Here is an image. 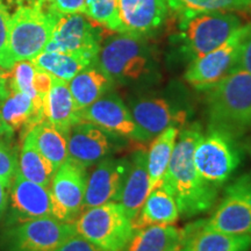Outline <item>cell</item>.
Masks as SVG:
<instances>
[{"label": "cell", "instance_id": "obj_2", "mask_svg": "<svg viewBox=\"0 0 251 251\" xmlns=\"http://www.w3.org/2000/svg\"><path fill=\"white\" fill-rule=\"evenodd\" d=\"M208 127L240 139L251 130V75L235 70L206 90Z\"/></svg>", "mask_w": 251, "mask_h": 251}, {"label": "cell", "instance_id": "obj_1", "mask_svg": "<svg viewBox=\"0 0 251 251\" xmlns=\"http://www.w3.org/2000/svg\"><path fill=\"white\" fill-rule=\"evenodd\" d=\"M178 135L161 187L174 197L181 216L193 218L215 205L219 188L206 183L194 166L193 152L202 135L201 126L192 124Z\"/></svg>", "mask_w": 251, "mask_h": 251}, {"label": "cell", "instance_id": "obj_32", "mask_svg": "<svg viewBox=\"0 0 251 251\" xmlns=\"http://www.w3.org/2000/svg\"><path fill=\"white\" fill-rule=\"evenodd\" d=\"M84 14L99 26L119 31V0H86Z\"/></svg>", "mask_w": 251, "mask_h": 251}, {"label": "cell", "instance_id": "obj_8", "mask_svg": "<svg viewBox=\"0 0 251 251\" xmlns=\"http://www.w3.org/2000/svg\"><path fill=\"white\" fill-rule=\"evenodd\" d=\"M76 234L74 224L42 218L5 226L0 251H52Z\"/></svg>", "mask_w": 251, "mask_h": 251}, {"label": "cell", "instance_id": "obj_33", "mask_svg": "<svg viewBox=\"0 0 251 251\" xmlns=\"http://www.w3.org/2000/svg\"><path fill=\"white\" fill-rule=\"evenodd\" d=\"M13 137L0 139V181L6 186H11L19 169L18 147L12 141Z\"/></svg>", "mask_w": 251, "mask_h": 251}, {"label": "cell", "instance_id": "obj_23", "mask_svg": "<svg viewBox=\"0 0 251 251\" xmlns=\"http://www.w3.org/2000/svg\"><path fill=\"white\" fill-rule=\"evenodd\" d=\"M68 84L79 112L105 96L114 85V83L96 64L84 69Z\"/></svg>", "mask_w": 251, "mask_h": 251}, {"label": "cell", "instance_id": "obj_40", "mask_svg": "<svg viewBox=\"0 0 251 251\" xmlns=\"http://www.w3.org/2000/svg\"><path fill=\"white\" fill-rule=\"evenodd\" d=\"M9 78V70H4L0 68V102L4 101L11 93L8 84Z\"/></svg>", "mask_w": 251, "mask_h": 251}, {"label": "cell", "instance_id": "obj_12", "mask_svg": "<svg viewBox=\"0 0 251 251\" xmlns=\"http://www.w3.org/2000/svg\"><path fill=\"white\" fill-rule=\"evenodd\" d=\"M128 108L147 141L168 127H183L190 118L186 105L162 96L137 97L130 100Z\"/></svg>", "mask_w": 251, "mask_h": 251}, {"label": "cell", "instance_id": "obj_7", "mask_svg": "<svg viewBox=\"0 0 251 251\" xmlns=\"http://www.w3.org/2000/svg\"><path fill=\"white\" fill-rule=\"evenodd\" d=\"M241 26L236 15L226 12L180 17L178 41L181 51L192 62L224 45Z\"/></svg>", "mask_w": 251, "mask_h": 251}, {"label": "cell", "instance_id": "obj_37", "mask_svg": "<svg viewBox=\"0 0 251 251\" xmlns=\"http://www.w3.org/2000/svg\"><path fill=\"white\" fill-rule=\"evenodd\" d=\"M235 70H243L251 75V34L243 41L238 57L235 64Z\"/></svg>", "mask_w": 251, "mask_h": 251}, {"label": "cell", "instance_id": "obj_21", "mask_svg": "<svg viewBox=\"0 0 251 251\" xmlns=\"http://www.w3.org/2000/svg\"><path fill=\"white\" fill-rule=\"evenodd\" d=\"M45 118L67 134L81 121L68 81L52 77L51 87L45 99Z\"/></svg>", "mask_w": 251, "mask_h": 251}, {"label": "cell", "instance_id": "obj_20", "mask_svg": "<svg viewBox=\"0 0 251 251\" xmlns=\"http://www.w3.org/2000/svg\"><path fill=\"white\" fill-rule=\"evenodd\" d=\"M149 193L150 179L147 168V151L143 149L136 150L130 157L129 171L118 201L124 207L125 213L131 222L139 215Z\"/></svg>", "mask_w": 251, "mask_h": 251}, {"label": "cell", "instance_id": "obj_15", "mask_svg": "<svg viewBox=\"0 0 251 251\" xmlns=\"http://www.w3.org/2000/svg\"><path fill=\"white\" fill-rule=\"evenodd\" d=\"M9 209L6 225L42 218H54L49 187L26 179L17 172L9 186Z\"/></svg>", "mask_w": 251, "mask_h": 251}, {"label": "cell", "instance_id": "obj_18", "mask_svg": "<svg viewBox=\"0 0 251 251\" xmlns=\"http://www.w3.org/2000/svg\"><path fill=\"white\" fill-rule=\"evenodd\" d=\"M166 0H119V31L147 36L158 29L168 14Z\"/></svg>", "mask_w": 251, "mask_h": 251}, {"label": "cell", "instance_id": "obj_38", "mask_svg": "<svg viewBox=\"0 0 251 251\" xmlns=\"http://www.w3.org/2000/svg\"><path fill=\"white\" fill-rule=\"evenodd\" d=\"M33 84L37 96L45 101L47 94H48V92L50 91V87H51L52 77L50 76L48 72L36 69L35 75H34Z\"/></svg>", "mask_w": 251, "mask_h": 251}, {"label": "cell", "instance_id": "obj_41", "mask_svg": "<svg viewBox=\"0 0 251 251\" xmlns=\"http://www.w3.org/2000/svg\"><path fill=\"white\" fill-rule=\"evenodd\" d=\"M13 133L14 131L5 122L1 114V109H0V139L1 137H13Z\"/></svg>", "mask_w": 251, "mask_h": 251}, {"label": "cell", "instance_id": "obj_29", "mask_svg": "<svg viewBox=\"0 0 251 251\" xmlns=\"http://www.w3.org/2000/svg\"><path fill=\"white\" fill-rule=\"evenodd\" d=\"M31 130L37 149L57 170L68 159L69 134L59 130L47 119L37 124Z\"/></svg>", "mask_w": 251, "mask_h": 251}, {"label": "cell", "instance_id": "obj_26", "mask_svg": "<svg viewBox=\"0 0 251 251\" xmlns=\"http://www.w3.org/2000/svg\"><path fill=\"white\" fill-rule=\"evenodd\" d=\"M179 128L168 127L156 135L147 152V168L150 179V192L161 187L170 163Z\"/></svg>", "mask_w": 251, "mask_h": 251}, {"label": "cell", "instance_id": "obj_17", "mask_svg": "<svg viewBox=\"0 0 251 251\" xmlns=\"http://www.w3.org/2000/svg\"><path fill=\"white\" fill-rule=\"evenodd\" d=\"M117 139L92 124L78 122L69 131L68 159L85 169L90 168L111 156Z\"/></svg>", "mask_w": 251, "mask_h": 251}, {"label": "cell", "instance_id": "obj_27", "mask_svg": "<svg viewBox=\"0 0 251 251\" xmlns=\"http://www.w3.org/2000/svg\"><path fill=\"white\" fill-rule=\"evenodd\" d=\"M18 171L26 179L46 187L50 186L54 177L55 168L37 149L33 130H29L24 136Z\"/></svg>", "mask_w": 251, "mask_h": 251}, {"label": "cell", "instance_id": "obj_25", "mask_svg": "<svg viewBox=\"0 0 251 251\" xmlns=\"http://www.w3.org/2000/svg\"><path fill=\"white\" fill-rule=\"evenodd\" d=\"M2 118L12 130H23L24 136L37 124L45 120V114L37 111L30 97L23 92L11 91L4 101L0 102Z\"/></svg>", "mask_w": 251, "mask_h": 251}, {"label": "cell", "instance_id": "obj_6", "mask_svg": "<svg viewBox=\"0 0 251 251\" xmlns=\"http://www.w3.org/2000/svg\"><path fill=\"white\" fill-rule=\"evenodd\" d=\"M241 161L242 152L237 139L215 128H207L194 148L197 172L206 183L219 190L230 180Z\"/></svg>", "mask_w": 251, "mask_h": 251}, {"label": "cell", "instance_id": "obj_30", "mask_svg": "<svg viewBox=\"0 0 251 251\" xmlns=\"http://www.w3.org/2000/svg\"><path fill=\"white\" fill-rule=\"evenodd\" d=\"M166 2L179 17H192L213 12L244 11L251 7V0H166Z\"/></svg>", "mask_w": 251, "mask_h": 251}, {"label": "cell", "instance_id": "obj_24", "mask_svg": "<svg viewBox=\"0 0 251 251\" xmlns=\"http://www.w3.org/2000/svg\"><path fill=\"white\" fill-rule=\"evenodd\" d=\"M179 218V211L174 197L163 187L151 191L147 197L139 215L133 220L134 230L149 226L175 225Z\"/></svg>", "mask_w": 251, "mask_h": 251}, {"label": "cell", "instance_id": "obj_11", "mask_svg": "<svg viewBox=\"0 0 251 251\" xmlns=\"http://www.w3.org/2000/svg\"><path fill=\"white\" fill-rule=\"evenodd\" d=\"M205 225L231 235L251 236V174H244L228 184L224 196Z\"/></svg>", "mask_w": 251, "mask_h": 251}, {"label": "cell", "instance_id": "obj_31", "mask_svg": "<svg viewBox=\"0 0 251 251\" xmlns=\"http://www.w3.org/2000/svg\"><path fill=\"white\" fill-rule=\"evenodd\" d=\"M36 68L31 61H20L13 65L9 70V90L15 92H23L30 97L34 101V105L37 111L45 114V101L37 96L35 89H34V75H35Z\"/></svg>", "mask_w": 251, "mask_h": 251}, {"label": "cell", "instance_id": "obj_35", "mask_svg": "<svg viewBox=\"0 0 251 251\" xmlns=\"http://www.w3.org/2000/svg\"><path fill=\"white\" fill-rule=\"evenodd\" d=\"M52 251H101L89 241L79 236L78 234L72 235L68 240H65L61 246H58Z\"/></svg>", "mask_w": 251, "mask_h": 251}, {"label": "cell", "instance_id": "obj_39", "mask_svg": "<svg viewBox=\"0 0 251 251\" xmlns=\"http://www.w3.org/2000/svg\"><path fill=\"white\" fill-rule=\"evenodd\" d=\"M8 200H9V187L0 181V222L5 218L6 212L8 209Z\"/></svg>", "mask_w": 251, "mask_h": 251}, {"label": "cell", "instance_id": "obj_28", "mask_svg": "<svg viewBox=\"0 0 251 251\" xmlns=\"http://www.w3.org/2000/svg\"><path fill=\"white\" fill-rule=\"evenodd\" d=\"M31 63L39 70L48 72L51 77L68 83L84 69L96 64L80 56L57 51H42L31 59Z\"/></svg>", "mask_w": 251, "mask_h": 251}, {"label": "cell", "instance_id": "obj_19", "mask_svg": "<svg viewBox=\"0 0 251 251\" xmlns=\"http://www.w3.org/2000/svg\"><path fill=\"white\" fill-rule=\"evenodd\" d=\"M185 240L181 251H250L251 236L231 235L214 230L205 220L184 228Z\"/></svg>", "mask_w": 251, "mask_h": 251}, {"label": "cell", "instance_id": "obj_9", "mask_svg": "<svg viewBox=\"0 0 251 251\" xmlns=\"http://www.w3.org/2000/svg\"><path fill=\"white\" fill-rule=\"evenodd\" d=\"M251 34V23L242 25L219 48L193 59L184 74V79L194 89L206 91L234 71L243 41Z\"/></svg>", "mask_w": 251, "mask_h": 251}, {"label": "cell", "instance_id": "obj_10", "mask_svg": "<svg viewBox=\"0 0 251 251\" xmlns=\"http://www.w3.org/2000/svg\"><path fill=\"white\" fill-rule=\"evenodd\" d=\"M101 34L84 13L59 14L45 51L77 55L97 63Z\"/></svg>", "mask_w": 251, "mask_h": 251}, {"label": "cell", "instance_id": "obj_42", "mask_svg": "<svg viewBox=\"0 0 251 251\" xmlns=\"http://www.w3.org/2000/svg\"><path fill=\"white\" fill-rule=\"evenodd\" d=\"M50 0H18L19 4H28V5H33V4H47L49 2Z\"/></svg>", "mask_w": 251, "mask_h": 251}, {"label": "cell", "instance_id": "obj_43", "mask_svg": "<svg viewBox=\"0 0 251 251\" xmlns=\"http://www.w3.org/2000/svg\"><path fill=\"white\" fill-rule=\"evenodd\" d=\"M246 148L248 150V152H249L250 156H251V137H249V139H248L247 144H246Z\"/></svg>", "mask_w": 251, "mask_h": 251}, {"label": "cell", "instance_id": "obj_13", "mask_svg": "<svg viewBox=\"0 0 251 251\" xmlns=\"http://www.w3.org/2000/svg\"><path fill=\"white\" fill-rule=\"evenodd\" d=\"M87 171L67 159L55 171L49 190L54 218L74 224L83 213Z\"/></svg>", "mask_w": 251, "mask_h": 251}, {"label": "cell", "instance_id": "obj_5", "mask_svg": "<svg viewBox=\"0 0 251 251\" xmlns=\"http://www.w3.org/2000/svg\"><path fill=\"white\" fill-rule=\"evenodd\" d=\"M74 226L76 234L101 251H121L135 231L131 220L117 201L85 209Z\"/></svg>", "mask_w": 251, "mask_h": 251}, {"label": "cell", "instance_id": "obj_14", "mask_svg": "<svg viewBox=\"0 0 251 251\" xmlns=\"http://www.w3.org/2000/svg\"><path fill=\"white\" fill-rule=\"evenodd\" d=\"M80 120L89 122L118 139L146 142V137L131 117L129 108L117 93L109 91L79 112Z\"/></svg>", "mask_w": 251, "mask_h": 251}, {"label": "cell", "instance_id": "obj_16", "mask_svg": "<svg viewBox=\"0 0 251 251\" xmlns=\"http://www.w3.org/2000/svg\"><path fill=\"white\" fill-rule=\"evenodd\" d=\"M130 166V158L106 157L97 163L87 177L83 211L106 202L119 201L126 177Z\"/></svg>", "mask_w": 251, "mask_h": 251}, {"label": "cell", "instance_id": "obj_3", "mask_svg": "<svg viewBox=\"0 0 251 251\" xmlns=\"http://www.w3.org/2000/svg\"><path fill=\"white\" fill-rule=\"evenodd\" d=\"M96 65L114 84L137 83L151 75V49L143 36L120 33L100 47Z\"/></svg>", "mask_w": 251, "mask_h": 251}, {"label": "cell", "instance_id": "obj_34", "mask_svg": "<svg viewBox=\"0 0 251 251\" xmlns=\"http://www.w3.org/2000/svg\"><path fill=\"white\" fill-rule=\"evenodd\" d=\"M9 19L8 6L0 0V68L4 70H11L14 65L9 55Z\"/></svg>", "mask_w": 251, "mask_h": 251}, {"label": "cell", "instance_id": "obj_22", "mask_svg": "<svg viewBox=\"0 0 251 251\" xmlns=\"http://www.w3.org/2000/svg\"><path fill=\"white\" fill-rule=\"evenodd\" d=\"M185 230L174 225H158L137 229L121 251H181Z\"/></svg>", "mask_w": 251, "mask_h": 251}, {"label": "cell", "instance_id": "obj_4", "mask_svg": "<svg viewBox=\"0 0 251 251\" xmlns=\"http://www.w3.org/2000/svg\"><path fill=\"white\" fill-rule=\"evenodd\" d=\"M58 13L47 4H19L9 19V55L12 62L31 61L45 51Z\"/></svg>", "mask_w": 251, "mask_h": 251}, {"label": "cell", "instance_id": "obj_36", "mask_svg": "<svg viewBox=\"0 0 251 251\" xmlns=\"http://www.w3.org/2000/svg\"><path fill=\"white\" fill-rule=\"evenodd\" d=\"M51 7L58 14L84 13L86 0H50Z\"/></svg>", "mask_w": 251, "mask_h": 251}]
</instances>
